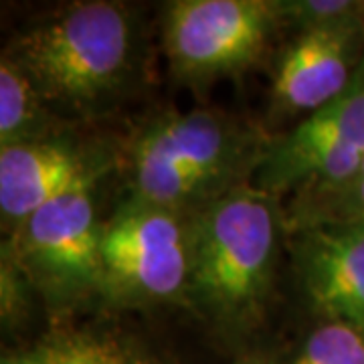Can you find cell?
<instances>
[{"label": "cell", "mask_w": 364, "mask_h": 364, "mask_svg": "<svg viewBox=\"0 0 364 364\" xmlns=\"http://www.w3.org/2000/svg\"><path fill=\"white\" fill-rule=\"evenodd\" d=\"M287 364H364V332L344 322L322 320Z\"/></svg>", "instance_id": "5bb4252c"}, {"label": "cell", "mask_w": 364, "mask_h": 364, "mask_svg": "<svg viewBox=\"0 0 364 364\" xmlns=\"http://www.w3.org/2000/svg\"><path fill=\"white\" fill-rule=\"evenodd\" d=\"M0 364H158L136 342L112 332H57L11 352Z\"/></svg>", "instance_id": "8fae6325"}, {"label": "cell", "mask_w": 364, "mask_h": 364, "mask_svg": "<svg viewBox=\"0 0 364 364\" xmlns=\"http://www.w3.org/2000/svg\"><path fill=\"white\" fill-rule=\"evenodd\" d=\"M267 142L217 109H166L134 132L124 152L128 196L195 215L249 184Z\"/></svg>", "instance_id": "6da1fadb"}, {"label": "cell", "mask_w": 364, "mask_h": 364, "mask_svg": "<svg viewBox=\"0 0 364 364\" xmlns=\"http://www.w3.org/2000/svg\"><path fill=\"white\" fill-rule=\"evenodd\" d=\"M277 200L249 182L195 213L186 304L213 324L241 330L265 310L284 227Z\"/></svg>", "instance_id": "7a4b0ae2"}, {"label": "cell", "mask_w": 364, "mask_h": 364, "mask_svg": "<svg viewBox=\"0 0 364 364\" xmlns=\"http://www.w3.org/2000/svg\"><path fill=\"white\" fill-rule=\"evenodd\" d=\"M31 291H35L13 255L2 249L0 261V314L4 328H13L28 314Z\"/></svg>", "instance_id": "9a60e30c"}, {"label": "cell", "mask_w": 364, "mask_h": 364, "mask_svg": "<svg viewBox=\"0 0 364 364\" xmlns=\"http://www.w3.org/2000/svg\"><path fill=\"white\" fill-rule=\"evenodd\" d=\"M195 215L128 196L102 233V298L116 306L186 304Z\"/></svg>", "instance_id": "5b68a950"}, {"label": "cell", "mask_w": 364, "mask_h": 364, "mask_svg": "<svg viewBox=\"0 0 364 364\" xmlns=\"http://www.w3.org/2000/svg\"><path fill=\"white\" fill-rule=\"evenodd\" d=\"M277 23L301 33L363 26V0H272Z\"/></svg>", "instance_id": "4fadbf2b"}, {"label": "cell", "mask_w": 364, "mask_h": 364, "mask_svg": "<svg viewBox=\"0 0 364 364\" xmlns=\"http://www.w3.org/2000/svg\"><path fill=\"white\" fill-rule=\"evenodd\" d=\"M102 233L95 188L57 198L9 235L6 249L53 310L102 296Z\"/></svg>", "instance_id": "8992f818"}, {"label": "cell", "mask_w": 364, "mask_h": 364, "mask_svg": "<svg viewBox=\"0 0 364 364\" xmlns=\"http://www.w3.org/2000/svg\"><path fill=\"white\" fill-rule=\"evenodd\" d=\"M53 109L90 114L128 85L136 33L119 2H75L25 31L9 51Z\"/></svg>", "instance_id": "3957f363"}, {"label": "cell", "mask_w": 364, "mask_h": 364, "mask_svg": "<svg viewBox=\"0 0 364 364\" xmlns=\"http://www.w3.org/2000/svg\"><path fill=\"white\" fill-rule=\"evenodd\" d=\"M364 162V59L340 97L267 144L251 184L294 195V223L344 191Z\"/></svg>", "instance_id": "277c9868"}, {"label": "cell", "mask_w": 364, "mask_h": 364, "mask_svg": "<svg viewBox=\"0 0 364 364\" xmlns=\"http://www.w3.org/2000/svg\"><path fill=\"white\" fill-rule=\"evenodd\" d=\"M237 364H267L265 360H261L257 356H247V358H243V360H239Z\"/></svg>", "instance_id": "e0dca14e"}, {"label": "cell", "mask_w": 364, "mask_h": 364, "mask_svg": "<svg viewBox=\"0 0 364 364\" xmlns=\"http://www.w3.org/2000/svg\"><path fill=\"white\" fill-rule=\"evenodd\" d=\"M291 231L294 269L314 312L364 332V223L322 221Z\"/></svg>", "instance_id": "9c48e42d"}, {"label": "cell", "mask_w": 364, "mask_h": 364, "mask_svg": "<svg viewBox=\"0 0 364 364\" xmlns=\"http://www.w3.org/2000/svg\"><path fill=\"white\" fill-rule=\"evenodd\" d=\"M363 28H364V0H363Z\"/></svg>", "instance_id": "ac0fdd59"}, {"label": "cell", "mask_w": 364, "mask_h": 364, "mask_svg": "<svg viewBox=\"0 0 364 364\" xmlns=\"http://www.w3.org/2000/svg\"><path fill=\"white\" fill-rule=\"evenodd\" d=\"M116 166L112 152L63 134L0 148V217L9 235L41 207L85 188H97Z\"/></svg>", "instance_id": "ba28073f"}, {"label": "cell", "mask_w": 364, "mask_h": 364, "mask_svg": "<svg viewBox=\"0 0 364 364\" xmlns=\"http://www.w3.org/2000/svg\"><path fill=\"white\" fill-rule=\"evenodd\" d=\"M57 134L53 107L25 69L2 53L0 59V148Z\"/></svg>", "instance_id": "7c38bea8"}, {"label": "cell", "mask_w": 364, "mask_h": 364, "mask_svg": "<svg viewBox=\"0 0 364 364\" xmlns=\"http://www.w3.org/2000/svg\"><path fill=\"white\" fill-rule=\"evenodd\" d=\"M275 25L272 0H176L166 6L162 45L174 75L203 83L253 65Z\"/></svg>", "instance_id": "52a82bcc"}, {"label": "cell", "mask_w": 364, "mask_h": 364, "mask_svg": "<svg viewBox=\"0 0 364 364\" xmlns=\"http://www.w3.org/2000/svg\"><path fill=\"white\" fill-rule=\"evenodd\" d=\"M322 221L364 223V162L360 164L358 172L354 174V178L344 186L342 193H338L332 200H328L324 207L314 210L306 219L294 223L291 229Z\"/></svg>", "instance_id": "2e32d148"}, {"label": "cell", "mask_w": 364, "mask_h": 364, "mask_svg": "<svg viewBox=\"0 0 364 364\" xmlns=\"http://www.w3.org/2000/svg\"><path fill=\"white\" fill-rule=\"evenodd\" d=\"M364 59V28L301 33L273 71L272 104L282 116L308 117L348 90Z\"/></svg>", "instance_id": "30bf717a"}]
</instances>
